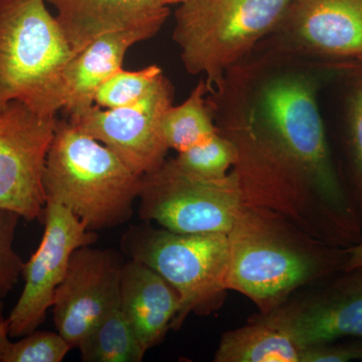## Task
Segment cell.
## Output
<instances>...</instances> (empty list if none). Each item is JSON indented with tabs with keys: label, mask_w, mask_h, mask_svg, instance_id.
Wrapping results in <instances>:
<instances>
[{
	"label": "cell",
	"mask_w": 362,
	"mask_h": 362,
	"mask_svg": "<svg viewBox=\"0 0 362 362\" xmlns=\"http://www.w3.org/2000/svg\"><path fill=\"white\" fill-rule=\"evenodd\" d=\"M228 238L226 287L251 299L261 314L299 288L343 272L349 258L347 249L315 239L264 207L243 206Z\"/></svg>",
	"instance_id": "6da1fadb"
},
{
	"label": "cell",
	"mask_w": 362,
	"mask_h": 362,
	"mask_svg": "<svg viewBox=\"0 0 362 362\" xmlns=\"http://www.w3.org/2000/svg\"><path fill=\"white\" fill-rule=\"evenodd\" d=\"M142 177L68 119H58L45 161V202L65 206L92 232L108 230L130 220Z\"/></svg>",
	"instance_id": "7a4b0ae2"
},
{
	"label": "cell",
	"mask_w": 362,
	"mask_h": 362,
	"mask_svg": "<svg viewBox=\"0 0 362 362\" xmlns=\"http://www.w3.org/2000/svg\"><path fill=\"white\" fill-rule=\"evenodd\" d=\"M258 115L278 156L308 178L338 223L361 242V220L333 164L313 83L294 74L272 78L262 88Z\"/></svg>",
	"instance_id": "3957f363"
},
{
	"label": "cell",
	"mask_w": 362,
	"mask_h": 362,
	"mask_svg": "<svg viewBox=\"0 0 362 362\" xmlns=\"http://www.w3.org/2000/svg\"><path fill=\"white\" fill-rule=\"evenodd\" d=\"M45 0H0V109L21 102L42 116L65 105L76 56Z\"/></svg>",
	"instance_id": "277c9868"
},
{
	"label": "cell",
	"mask_w": 362,
	"mask_h": 362,
	"mask_svg": "<svg viewBox=\"0 0 362 362\" xmlns=\"http://www.w3.org/2000/svg\"><path fill=\"white\" fill-rule=\"evenodd\" d=\"M290 0H178L173 40L188 73L206 76L209 89L278 28Z\"/></svg>",
	"instance_id": "5b68a950"
},
{
	"label": "cell",
	"mask_w": 362,
	"mask_h": 362,
	"mask_svg": "<svg viewBox=\"0 0 362 362\" xmlns=\"http://www.w3.org/2000/svg\"><path fill=\"white\" fill-rule=\"evenodd\" d=\"M123 251L154 269L180 293L181 307L171 329L190 313L207 315L225 300L230 262L228 233H181L149 225L124 233Z\"/></svg>",
	"instance_id": "8992f818"
},
{
	"label": "cell",
	"mask_w": 362,
	"mask_h": 362,
	"mask_svg": "<svg viewBox=\"0 0 362 362\" xmlns=\"http://www.w3.org/2000/svg\"><path fill=\"white\" fill-rule=\"evenodd\" d=\"M139 216L171 232L228 233L244 206L235 170L220 180L180 173L169 160L143 175Z\"/></svg>",
	"instance_id": "52a82bcc"
},
{
	"label": "cell",
	"mask_w": 362,
	"mask_h": 362,
	"mask_svg": "<svg viewBox=\"0 0 362 362\" xmlns=\"http://www.w3.org/2000/svg\"><path fill=\"white\" fill-rule=\"evenodd\" d=\"M56 117L21 102L0 109V207L28 221L44 220V173Z\"/></svg>",
	"instance_id": "ba28073f"
},
{
	"label": "cell",
	"mask_w": 362,
	"mask_h": 362,
	"mask_svg": "<svg viewBox=\"0 0 362 362\" xmlns=\"http://www.w3.org/2000/svg\"><path fill=\"white\" fill-rule=\"evenodd\" d=\"M173 102V85L163 75L135 103L116 109H102L94 104L69 115L68 120L143 176L153 173L166 160L169 148L162 120Z\"/></svg>",
	"instance_id": "9c48e42d"
},
{
	"label": "cell",
	"mask_w": 362,
	"mask_h": 362,
	"mask_svg": "<svg viewBox=\"0 0 362 362\" xmlns=\"http://www.w3.org/2000/svg\"><path fill=\"white\" fill-rule=\"evenodd\" d=\"M44 221L42 242L23 266L25 287L7 317L11 337H25L44 322L71 255L97 240L96 233L88 230L75 214L57 202H47Z\"/></svg>",
	"instance_id": "30bf717a"
},
{
	"label": "cell",
	"mask_w": 362,
	"mask_h": 362,
	"mask_svg": "<svg viewBox=\"0 0 362 362\" xmlns=\"http://www.w3.org/2000/svg\"><path fill=\"white\" fill-rule=\"evenodd\" d=\"M343 273L315 294L286 301L254 319L282 331L300 349L344 338L362 340V269Z\"/></svg>",
	"instance_id": "8fae6325"
},
{
	"label": "cell",
	"mask_w": 362,
	"mask_h": 362,
	"mask_svg": "<svg viewBox=\"0 0 362 362\" xmlns=\"http://www.w3.org/2000/svg\"><path fill=\"white\" fill-rule=\"evenodd\" d=\"M120 264L111 251L80 247L71 255L52 310L57 331L71 349L112 308L120 304Z\"/></svg>",
	"instance_id": "7c38bea8"
},
{
	"label": "cell",
	"mask_w": 362,
	"mask_h": 362,
	"mask_svg": "<svg viewBox=\"0 0 362 362\" xmlns=\"http://www.w3.org/2000/svg\"><path fill=\"white\" fill-rule=\"evenodd\" d=\"M279 26L306 52L362 59V0H290Z\"/></svg>",
	"instance_id": "4fadbf2b"
},
{
	"label": "cell",
	"mask_w": 362,
	"mask_h": 362,
	"mask_svg": "<svg viewBox=\"0 0 362 362\" xmlns=\"http://www.w3.org/2000/svg\"><path fill=\"white\" fill-rule=\"evenodd\" d=\"M77 54L105 33L143 30L152 37L170 14L168 0H45Z\"/></svg>",
	"instance_id": "5bb4252c"
},
{
	"label": "cell",
	"mask_w": 362,
	"mask_h": 362,
	"mask_svg": "<svg viewBox=\"0 0 362 362\" xmlns=\"http://www.w3.org/2000/svg\"><path fill=\"white\" fill-rule=\"evenodd\" d=\"M120 306L143 349L159 344L181 307L180 293L154 269L129 259L120 271Z\"/></svg>",
	"instance_id": "9a60e30c"
},
{
	"label": "cell",
	"mask_w": 362,
	"mask_h": 362,
	"mask_svg": "<svg viewBox=\"0 0 362 362\" xmlns=\"http://www.w3.org/2000/svg\"><path fill=\"white\" fill-rule=\"evenodd\" d=\"M151 37L143 30L105 33L78 52L69 64L65 74L63 110L68 116L93 106L97 90L122 69L124 58L130 47Z\"/></svg>",
	"instance_id": "2e32d148"
},
{
	"label": "cell",
	"mask_w": 362,
	"mask_h": 362,
	"mask_svg": "<svg viewBox=\"0 0 362 362\" xmlns=\"http://www.w3.org/2000/svg\"><path fill=\"white\" fill-rule=\"evenodd\" d=\"M301 349L282 331L251 319L221 337L216 362H300Z\"/></svg>",
	"instance_id": "e0dca14e"
},
{
	"label": "cell",
	"mask_w": 362,
	"mask_h": 362,
	"mask_svg": "<svg viewBox=\"0 0 362 362\" xmlns=\"http://www.w3.org/2000/svg\"><path fill=\"white\" fill-rule=\"evenodd\" d=\"M78 349L85 362H140L147 352L120 304L98 321Z\"/></svg>",
	"instance_id": "ac0fdd59"
},
{
	"label": "cell",
	"mask_w": 362,
	"mask_h": 362,
	"mask_svg": "<svg viewBox=\"0 0 362 362\" xmlns=\"http://www.w3.org/2000/svg\"><path fill=\"white\" fill-rule=\"evenodd\" d=\"M206 90V80L199 81L183 103L173 105L164 114L162 130L169 149L183 151L220 131L209 113L204 98Z\"/></svg>",
	"instance_id": "d6986e66"
},
{
	"label": "cell",
	"mask_w": 362,
	"mask_h": 362,
	"mask_svg": "<svg viewBox=\"0 0 362 362\" xmlns=\"http://www.w3.org/2000/svg\"><path fill=\"white\" fill-rule=\"evenodd\" d=\"M238 161L235 143L221 131L206 140L178 152L169 160L180 173L202 180H220L230 173Z\"/></svg>",
	"instance_id": "ffe728a7"
},
{
	"label": "cell",
	"mask_w": 362,
	"mask_h": 362,
	"mask_svg": "<svg viewBox=\"0 0 362 362\" xmlns=\"http://www.w3.org/2000/svg\"><path fill=\"white\" fill-rule=\"evenodd\" d=\"M163 76L161 68L150 65L139 71H116L100 86L94 104L102 109L128 106L144 97Z\"/></svg>",
	"instance_id": "44dd1931"
},
{
	"label": "cell",
	"mask_w": 362,
	"mask_h": 362,
	"mask_svg": "<svg viewBox=\"0 0 362 362\" xmlns=\"http://www.w3.org/2000/svg\"><path fill=\"white\" fill-rule=\"evenodd\" d=\"M71 349L57 332L35 330L18 342H9L2 362H61Z\"/></svg>",
	"instance_id": "7402d4cb"
},
{
	"label": "cell",
	"mask_w": 362,
	"mask_h": 362,
	"mask_svg": "<svg viewBox=\"0 0 362 362\" xmlns=\"http://www.w3.org/2000/svg\"><path fill=\"white\" fill-rule=\"evenodd\" d=\"M21 218L18 214L0 207V299L9 294L23 276L25 262L13 247Z\"/></svg>",
	"instance_id": "603a6c76"
},
{
	"label": "cell",
	"mask_w": 362,
	"mask_h": 362,
	"mask_svg": "<svg viewBox=\"0 0 362 362\" xmlns=\"http://www.w3.org/2000/svg\"><path fill=\"white\" fill-rule=\"evenodd\" d=\"M349 129L356 170V192L354 202L362 226V80L354 90L350 101Z\"/></svg>",
	"instance_id": "cb8c5ba5"
},
{
	"label": "cell",
	"mask_w": 362,
	"mask_h": 362,
	"mask_svg": "<svg viewBox=\"0 0 362 362\" xmlns=\"http://www.w3.org/2000/svg\"><path fill=\"white\" fill-rule=\"evenodd\" d=\"M362 361V344L332 343L302 347L300 362H349Z\"/></svg>",
	"instance_id": "d4e9b609"
},
{
	"label": "cell",
	"mask_w": 362,
	"mask_h": 362,
	"mask_svg": "<svg viewBox=\"0 0 362 362\" xmlns=\"http://www.w3.org/2000/svg\"><path fill=\"white\" fill-rule=\"evenodd\" d=\"M347 252H349V258L343 267V272L362 269V240L358 244L349 247Z\"/></svg>",
	"instance_id": "484cf974"
},
{
	"label": "cell",
	"mask_w": 362,
	"mask_h": 362,
	"mask_svg": "<svg viewBox=\"0 0 362 362\" xmlns=\"http://www.w3.org/2000/svg\"><path fill=\"white\" fill-rule=\"evenodd\" d=\"M8 320L0 317V362L4 361L7 346L9 344Z\"/></svg>",
	"instance_id": "4316f807"
},
{
	"label": "cell",
	"mask_w": 362,
	"mask_h": 362,
	"mask_svg": "<svg viewBox=\"0 0 362 362\" xmlns=\"http://www.w3.org/2000/svg\"><path fill=\"white\" fill-rule=\"evenodd\" d=\"M168 1L169 2V4H176V2L178 1V0H168Z\"/></svg>",
	"instance_id": "83f0119b"
}]
</instances>
